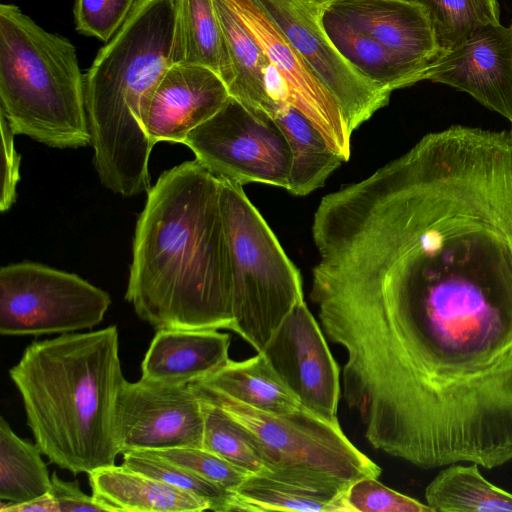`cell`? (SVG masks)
<instances>
[{"mask_svg": "<svg viewBox=\"0 0 512 512\" xmlns=\"http://www.w3.org/2000/svg\"><path fill=\"white\" fill-rule=\"evenodd\" d=\"M285 79L292 106L304 114L346 161L351 133L333 95L291 44L259 0H224Z\"/></svg>", "mask_w": 512, "mask_h": 512, "instance_id": "13", "label": "cell"}, {"mask_svg": "<svg viewBox=\"0 0 512 512\" xmlns=\"http://www.w3.org/2000/svg\"><path fill=\"white\" fill-rule=\"evenodd\" d=\"M136 0H75L76 30L108 42L122 26Z\"/></svg>", "mask_w": 512, "mask_h": 512, "instance_id": "32", "label": "cell"}, {"mask_svg": "<svg viewBox=\"0 0 512 512\" xmlns=\"http://www.w3.org/2000/svg\"><path fill=\"white\" fill-rule=\"evenodd\" d=\"M312 2L326 8L327 6H329L331 3L337 1V0H311Z\"/></svg>", "mask_w": 512, "mask_h": 512, "instance_id": "36", "label": "cell"}, {"mask_svg": "<svg viewBox=\"0 0 512 512\" xmlns=\"http://www.w3.org/2000/svg\"><path fill=\"white\" fill-rule=\"evenodd\" d=\"M428 14L442 52L461 44L474 31L500 24L498 0H412Z\"/></svg>", "mask_w": 512, "mask_h": 512, "instance_id": "27", "label": "cell"}, {"mask_svg": "<svg viewBox=\"0 0 512 512\" xmlns=\"http://www.w3.org/2000/svg\"><path fill=\"white\" fill-rule=\"evenodd\" d=\"M0 512H60L51 491L40 497L21 503H0Z\"/></svg>", "mask_w": 512, "mask_h": 512, "instance_id": "35", "label": "cell"}, {"mask_svg": "<svg viewBox=\"0 0 512 512\" xmlns=\"http://www.w3.org/2000/svg\"><path fill=\"white\" fill-rule=\"evenodd\" d=\"M351 484V483H350ZM349 483L322 474H250L232 493L230 511L349 512Z\"/></svg>", "mask_w": 512, "mask_h": 512, "instance_id": "18", "label": "cell"}, {"mask_svg": "<svg viewBox=\"0 0 512 512\" xmlns=\"http://www.w3.org/2000/svg\"><path fill=\"white\" fill-rule=\"evenodd\" d=\"M385 47L428 67L440 56L425 9L412 0H337L329 6Z\"/></svg>", "mask_w": 512, "mask_h": 512, "instance_id": "16", "label": "cell"}, {"mask_svg": "<svg viewBox=\"0 0 512 512\" xmlns=\"http://www.w3.org/2000/svg\"><path fill=\"white\" fill-rule=\"evenodd\" d=\"M183 144L219 178L288 189L291 151L281 127L269 113L232 96L190 131Z\"/></svg>", "mask_w": 512, "mask_h": 512, "instance_id": "9", "label": "cell"}, {"mask_svg": "<svg viewBox=\"0 0 512 512\" xmlns=\"http://www.w3.org/2000/svg\"><path fill=\"white\" fill-rule=\"evenodd\" d=\"M123 464L139 473L189 492L209 504V510L229 512L233 493L151 451L123 453Z\"/></svg>", "mask_w": 512, "mask_h": 512, "instance_id": "28", "label": "cell"}, {"mask_svg": "<svg viewBox=\"0 0 512 512\" xmlns=\"http://www.w3.org/2000/svg\"><path fill=\"white\" fill-rule=\"evenodd\" d=\"M0 112L17 135L53 148L90 145L74 45L13 4L0 5Z\"/></svg>", "mask_w": 512, "mask_h": 512, "instance_id": "5", "label": "cell"}, {"mask_svg": "<svg viewBox=\"0 0 512 512\" xmlns=\"http://www.w3.org/2000/svg\"><path fill=\"white\" fill-rule=\"evenodd\" d=\"M151 452L231 492L236 490L250 475L247 471L202 447L173 448Z\"/></svg>", "mask_w": 512, "mask_h": 512, "instance_id": "31", "label": "cell"}, {"mask_svg": "<svg viewBox=\"0 0 512 512\" xmlns=\"http://www.w3.org/2000/svg\"><path fill=\"white\" fill-rule=\"evenodd\" d=\"M322 23L339 52L380 88L392 93L425 79L428 66L385 47L328 7Z\"/></svg>", "mask_w": 512, "mask_h": 512, "instance_id": "20", "label": "cell"}, {"mask_svg": "<svg viewBox=\"0 0 512 512\" xmlns=\"http://www.w3.org/2000/svg\"><path fill=\"white\" fill-rule=\"evenodd\" d=\"M174 64L198 65L216 73L228 90L234 70L213 0H174Z\"/></svg>", "mask_w": 512, "mask_h": 512, "instance_id": "21", "label": "cell"}, {"mask_svg": "<svg viewBox=\"0 0 512 512\" xmlns=\"http://www.w3.org/2000/svg\"><path fill=\"white\" fill-rule=\"evenodd\" d=\"M426 504L433 511H512V494L491 484L479 465H447L428 484Z\"/></svg>", "mask_w": 512, "mask_h": 512, "instance_id": "24", "label": "cell"}, {"mask_svg": "<svg viewBox=\"0 0 512 512\" xmlns=\"http://www.w3.org/2000/svg\"><path fill=\"white\" fill-rule=\"evenodd\" d=\"M338 103L350 133L388 104L377 86L335 47L322 23L326 8L311 0H259Z\"/></svg>", "mask_w": 512, "mask_h": 512, "instance_id": "10", "label": "cell"}, {"mask_svg": "<svg viewBox=\"0 0 512 512\" xmlns=\"http://www.w3.org/2000/svg\"><path fill=\"white\" fill-rule=\"evenodd\" d=\"M1 122V192L0 210L5 212L15 203L20 180V155L14 145V131L0 112Z\"/></svg>", "mask_w": 512, "mask_h": 512, "instance_id": "33", "label": "cell"}, {"mask_svg": "<svg viewBox=\"0 0 512 512\" xmlns=\"http://www.w3.org/2000/svg\"><path fill=\"white\" fill-rule=\"evenodd\" d=\"M261 352L304 408L338 421L339 368L304 300L286 316Z\"/></svg>", "mask_w": 512, "mask_h": 512, "instance_id": "12", "label": "cell"}, {"mask_svg": "<svg viewBox=\"0 0 512 512\" xmlns=\"http://www.w3.org/2000/svg\"><path fill=\"white\" fill-rule=\"evenodd\" d=\"M424 80L464 91L512 123V26L477 29L442 52Z\"/></svg>", "mask_w": 512, "mask_h": 512, "instance_id": "14", "label": "cell"}, {"mask_svg": "<svg viewBox=\"0 0 512 512\" xmlns=\"http://www.w3.org/2000/svg\"><path fill=\"white\" fill-rule=\"evenodd\" d=\"M175 17L174 0H136L84 75L94 168L101 184L123 197L152 187L148 164L155 144L142 125L141 106L174 64Z\"/></svg>", "mask_w": 512, "mask_h": 512, "instance_id": "4", "label": "cell"}, {"mask_svg": "<svg viewBox=\"0 0 512 512\" xmlns=\"http://www.w3.org/2000/svg\"><path fill=\"white\" fill-rule=\"evenodd\" d=\"M199 382L269 413H289L303 407L262 352L243 361L230 359L220 370Z\"/></svg>", "mask_w": 512, "mask_h": 512, "instance_id": "23", "label": "cell"}, {"mask_svg": "<svg viewBox=\"0 0 512 512\" xmlns=\"http://www.w3.org/2000/svg\"><path fill=\"white\" fill-rule=\"evenodd\" d=\"M349 512H434L414 498L401 494L374 477L352 482L344 493Z\"/></svg>", "mask_w": 512, "mask_h": 512, "instance_id": "30", "label": "cell"}, {"mask_svg": "<svg viewBox=\"0 0 512 512\" xmlns=\"http://www.w3.org/2000/svg\"><path fill=\"white\" fill-rule=\"evenodd\" d=\"M201 401L204 411L202 448L250 474L267 471L235 421L216 405Z\"/></svg>", "mask_w": 512, "mask_h": 512, "instance_id": "29", "label": "cell"}, {"mask_svg": "<svg viewBox=\"0 0 512 512\" xmlns=\"http://www.w3.org/2000/svg\"><path fill=\"white\" fill-rule=\"evenodd\" d=\"M190 385L201 400L221 408L235 421L269 471L322 474L349 484L381 474V468L350 442L338 421H328L304 407L269 413L200 382Z\"/></svg>", "mask_w": 512, "mask_h": 512, "instance_id": "7", "label": "cell"}, {"mask_svg": "<svg viewBox=\"0 0 512 512\" xmlns=\"http://www.w3.org/2000/svg\"><path fill=\"white\" fill-rule=\"evenodd\" d=\"M512 124V123H511ZM511 133H512V130H511Z\"/></svg>", "mask_w": 512, "mask_h": 512, "instance_id": "37", "label": "cell"}, {"mask_svg": "<svg viewBox=\"0 0 512 512\" xmlns=\"http://www.w3.org/2000/svg\"><path fill=\"white\" fill-rule=\"evenodd\" d=\"M51 493L56 499L60 512L107 511L108 509L93 495L85 494L77 481H66L52 474Z\"/></svg>", "mask_w": 512, "mask_h": 512, "instance_id": "34", "label": "cell"}, {"mask_svg": "<svg viewBox=\"0 0 512 512\" xmlns=\"http://www.w3.org/2000/svg\"><path fill=\"white\" fill-rule=\"evenodd\" d=\"M92 495L108 512H199L209 504L184 490L134 471L111 465L88 474Z\"/></svg>", "mask_w": 512, "mask_h": 512, "instance_id": "19", "label": "cell"}, {"mask_svg": "<svg viewBox=\"0 0 512 512\" xmlns=\"http://www.w3.org/2000/svg\"><path fill=\"white\" fill-rule=\"evenodd\" d=\"M219 180L231 260L232 331L261 352L304 300L302 280L242 185Z\"/></svg>", "mask_w": 512, "mask_h": 512, "instance_id": "6", "label": "cell"}, {"mask_svg": "<svg viewBox=\"0 0 512 512\" xmlns=\"http://www.w3.org/2000/svg\"><path fill=\"white\" fill-rule=\"evenodd\" d=\"M310 298L374 449L423 469L512 461V254L450 238Z\"/></svg>", "mask_w": 512, "mask_h": 512, "instance_id": "1", "label": "cell"}, {"mask_svg": "<svg viewBox=\"0 0 512 512\" xmlns=\"http://www.w3.org/2000/svg\"><path fill=\"white\" fill-rule=\"evenodd\" d=\"M39 446L19 437L0 419V499L21 503L52 489V477Z\"/></svg>", "mask_w": 512, "mask_h": 512, "instance_id": "26", "label": "cell"}, {"mask_svg": "<svg viewBox=\"0 0 512 512\" xmlns=\"http://www.w3.org/2000/svg\"><path fill=\"white\" fill-rule=\"evenodd\" d=\"M110 295L80 276L40 263L0 269V334L73 333L100 324Z\"/></svg>", "mask_w": 512, "mask_h": 512, "instance_id": "8", "label": "cell"}, {"mask_svg": "<svg viewBox=\"0 0 512 512\" xmlns=\"http://www.w3.org/2000/svg\"><path fill=\"white\" fill-rule=\"evenodd\" d=\"M154 329L233 327L220 180L198 160L164 171L138 217L125 293Z\"/></svg>", "mask_w": 512, "mask_h": 512, "instance_id": "2", "label": "cell"}, {"mask_svg": "<svg viewBox=\"0 0 512 512\" xmlns=\"http://www.w3.org/2000/svg\"><path fill=\"white\" fill-rule=\"evenodd\" d=\"M9 375L50 462L74 475L115 465L117 404L126 382L115 325L33 342Z\"/></svg>", "mask_w": 512, "mask_h": 512, "instance_id": "3", "label": "cell"}, {"mask_svg": "<svg viewBox=\"0 0 512 512\" xmlns=\"http://www.w3.org/2000/svg\"><path fill=\"white\" fill-rule=\"evenodd\" d=\"M229 97L227 86L212 70L173 64L144 98L142 125L154 144L184 143L189 132L216 114Z\"/></svg>", "mask_w": 512, "mask_h": 512, "instance_id": "15", "label": "cell"}, {"mask_svg": "<svg viewBox=\"0 0 512 512\" xmlns=\"http://www.w3.org/2000/svg\"><path fill=\"white\" fill-rule=\"evenodd\" d=\"M213 1L234 70V81L229 88L230 96L270 114L264 88V69L269 63L268 57L226 2Z\"/></svg>", "mask_w": 512, "mask_h": 512, "instance_id": "25", "label": "cell"}, {"mask_svg": "<svg viewBox=\"0 0 512 512\" xmlns=\"http://www.w3.org/2000/svg\"><path fill=\"white\" fill-rule=\"evenodd\" d=\"M204 411L191 385L125 382L116 412L121 454L202 447Z\"/></svg>", "mask_w": 512, "mask_h": 512, "instance_id": "11", "label": "cell"}, {"mask_svg": "<svg viewBox=\"0 0 512 512\" xmlns=\"http://www.w3.org/2000/svg\"><path fill=\"white\" fill-rule=\"evenodd\" d=\"M230 340L217 329L157 330L141 363V379L172 386L202 381L229 362Z\"/></svg>", "mask_w": 512, "mask_h": 512, "instance_id": "17", "label": "cell"}, {"mask_svg": "<svg viewBox=\"0 0 512 512\" xmlns=\"http://www.w3.org/2000/svg\"><path fill=\"white\" fill-rule=\"evenodd\" d=\"M285 134L291 151L288 191L305 196L322 187L346 160L332 149L320 131L300 111L280 105L272 115Z\"/></svg>", "mask_w": 512, "mask_h": 512, "instance_id": "22", "label": "cell"}]
</instances>
